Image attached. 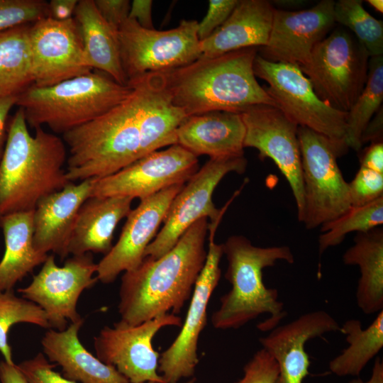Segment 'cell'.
Segmentation results:
<instances>
[{
  "label": "cell",
  "instance_id": "obj_1",
  "mask_svg": "<svg viewBox=\"0 0 383 383\" xmlns=\"http://www.w3.org/2000/svg\"><path fill=\"white\" fill-rule=\"evenodd\" d=\"M208 226L207 218L197 221L164 255L145 257L136 269L124 272L118 306L120 321L135 326L170 311L181 312L204 266Z\"/></svg>",
  "mask_w": 383,
  "mask_h": 383
},
{
  "label": "cell",
  "instance_id": "obj_2",
  "mask_svg": "<svg viewBox=\"0 0 383 383\" xmlns=\"http://www.w3.org/2000/svg\"><path fill=\"white\" fill-rule=\"evenodd\" d=\"M257 53L258 48H247L213 57L201 56L164 72L174 104L187 116L211 111L242 113L259 104L276 106L256 79L253 63Z\"/></svg>",
  "mask_w": 383,
  "mask_h": 383
},
{
  "label": "cell",
  "instance_id": "obj_3",
  "mask_svg": "<svg viewBox=\"0 0 383 383\" xmlns=\"http://www.w3.org/2000/svg\"><path fill=\"white\" fill-rule=\"evenodd\" d=\"M67 158L63 140L41 127L31 135L19 108L9 119L0 160V218L33 211L42 199L71 183L64 169Z\"/></svg>",
  "mask_w": 383,
  "mask_h": 383
},
{
  "label": "cell",
  "instance_id": "obj_4",
  "mask_svg": "<svg viewBox=\"0 0 383 383\" xmlns=\"http://www.w3.org/2000/svg\"><path fill=\"white\" fill-rule=\"evenodd\" d=\"M131 80V94L101 116L62 134L70 182L110 176L140 158V121L145 79Z\"/></svg>",
  "mask_w": 383,
  "mask_h": 383
},
{
  "label": "cell",
  "instance_id": "obj_5",
  "mask_svg": "<svg viewBox=\"0 0 383 383\" xmlns=\"http://www.w3.org/2000/svg\"><path fill=\"white\" fill-rule=\"evenodd\" d=\"M228 260L225 278L231 284L220 299V306L211 316L216 329H237L265 313L269 318L260 323L261 331H270L287 316L284 304L276 289L267 287L262 279L263 269L278 260L294 262L288 246L258 247L245 236L231 235L222 244Z\"/></svg>",
  "mask_w": 383,
  "mask_h": 383
},
{
  "label": "cell",
  "instance_id": "obj_6",
  "mask_svg": "<svg viewBox=\"0 0 383 383\" xmlns=\"http://www.w3.org/2000/svg\"><path fill=\"white\" fill-rule=\"evenodd\" d=\"M132 89L104 72L91 71L49 87L31 84L17 96L16 105L30 127L47 126L64 134L108 112Z\"/></svg>",
  "mask_w": 383,
  "mask_h": 383
},
{
  "label": "cell",
  "instance_id": "obj_7",
  "mask_svg": "<svg viewBox=\"0 0 383 383\" xmlns=\"http://www.w3.org/2000/svg\"><path fill=\"white\" fill-rule=\"evenodd\" d=\"M253 70L255 77L268 84L264 89L288 118L326 138L341 156L346 152L348 112L320 99L298 65L271 62L257 53Z\"/></svg>",
  "mask_w": 383,
  "mask_h": 383
},
{
  "label": "cell",
  "instance_id": "obj_8",
  "mask_svg": "<svg viewBox=\"0 0 383 383\" xmlns=\"http://www.w3.org/2000/svg\"><path fill=\"white\" fill-rule=\"evenodd\" d=\"M370 57L351 32L337 27L315 45L300 69L320 99L348 112L366 84Z\"/></svg>",
  "mask_w": 383,
  "mask_h": 383
},
{
  "label": "cell",
  "instance_id": "obj_9",
  "mask_svg": "<svg viewBox=\"0 0 383 383\" xmlns=\"http://www.w3.org/2000/svg\"><path fill=\"white\" fill-rule=\"evenodd\" d=\"M198 22L182 20L177 27L157 30L128 18L117 31L121 60L128 82L149 72H167L201 56Z\"/></svg>",
  "mask_w": 383,
  "mask_h": 383
},
{
  "label": "cell",
  "instance_id": "obj_10",
  "mask_svg": "<svg viewBox=\"0 0 383 383\" xmlns=\"http://www.w3.org/2000/svg\"><path fill=\"white\" fill-rule=\"evenodd\" d=\"M304 211L302 223L308 230L331 221L350 206L348 183L338 165L340 154L324 136L298 127Z\"/></svg>",
  "mask_w": 383,
  "mask_h": 383
},
{
  "label": "cell",
  "instance_id": "obj_11",
  "mask_svg": "<svg viewBox=\"0 0 383 383\" xmlns=\"http://www.w3.org/2000/svg\"><path fill=\"white\" fill-rule=\"evenodd\" d=\"M244 156L210 158L184 184L172 200L160 231L148 245L145 257L157 259L170 250L182 235L194 223L209 218L211 223L221 221L229 204L218 209L212 201L214 189L228 173L243 174L247 167Z\"/></svg>",
  "mask_w": 383,
  "mask_h": 383
},
{
  "label": "cell",
  "instance_id": "obj_12",
  "mask_svg": "<svg viewBox=\"0 0 383 383\" xmlns=\"http://www.w3.org/2000/svg\"><path fill=\"white\" fill-rule=\"evenodd\" d=\"M96 270L91 254L72 255L62 266L50 255L31 282L18 292L45 311L50 328L62 331L69 321L83 319L77 310V301L81 294L98 281Z\"/></svg>",
  "mask_w": 383,
  "mask_h": 383
},
{
  "label": "cell",
  "instance_id": "obj_13",
  "mask_svg": "<svg viewBox=\"0 0 383 383\" xmlns=\"http://www.w3.org/2000/svg\"><path fill=\"white\" fill-rule=\"evenodd\" d=\"M182 318L172 313L159 316L138 325L119 321L104 326L94 337L96 357L113 366L130 383H166L157 369L160 354L152 339L163 327L181 326Z\"/></svg>",
  "mask_w": 383,
  "mask_h": 383
},
{
  "label": "cell",
  "instance_id": "obj_14",
  "mask_svg": "<svg viewBox=\"0 0 383 383\" xmlns=\"http://www.w3.org/2000/svg\"><path fill=\"white\" fill-rule=\"evenodd\" d=\"M217 227L209 226V244L204 266L196 282L190 304L181 331L172 343L160 355L158 373L166 383H177L192 377L199 363L198 341L207 322L206 309L221 278L220 261L223 245L214 235Z\"/></svg>",
  "mask_w": 383,
  "mask_h": 383
},
{
  "label": "cell",
  "instance_id": "obj_15",
  "mask_svg": "<svg viewBox=\"0 0 383 383\" xmlns=\"http://www.w3.org/2000/svg\"><path fill=\"white\" fill-rule=\"evenodd\" d=\"M241 116L245 128L244 148H254L260 159L273 160L291 187L298 220L302 222L304 196L299 126L277 107L267 104L253 106Z\"/></svg>",
  "mask_w": 383,
  "mask_h": 383
},
{
  "label": "cell",
  "instance_id": "obj_16",
  "mask_svg": "<svg viewBox=\"0 0 383 383\" xmlns=\"http://www.w3.org/2000/svg\"><path fill=\"white\" fill-rule=\"evenodd\" d=\"M199 170L198 157L178 144L135 160L110 176L94 179L91 196L145 199L167 187L185 184Z\"/></svg>",
  "mask_w": 383,
  "mask_h": 383
},
{
  "label": "cell",
  "instance_id": "obj_17",
  "mask_svg": "<svg viewBox=\"0 0 383 383\" xmlns=\"http://www.w3.org/2000/svg\"><path fill=\"white\" fill-rule=\"evenodd\" d=\"M33 85L44 87L89 73L79 26L74 18L45 17L30 28Z\"/></svg>",
  "mask_w": 383,
  "mask_h": 383
},
{
  "label": "cell",
  "instance_id": "obj_18",
  "mask_svg": "<svg viewBox=\"0 0 383 383\" xmlns=\"http://www.w3.org/2000/svg\"><path fill=\"white\" fill-rule=\"evenodd\" d=\"M334 4L322 0L299 11L274 8L267 43L258 55L274 62L306 65L315 45L334 28Z\"/></svg>",
  "mask_w": 383,
  "mask_h": 383
},
{
  "label": "cell",
  "instance_id": "obj_19",
  "mask_svg": "<svg viewBox=\"0 0 383 383\" xmlns=\"http://www.w3.org/2000/svg\"><path fill=\"white\" fill-rule=\"evenodd\" d=\"M184 184L167 187L145 199L131 209L117 243L97 263L96 276L103 284L115 281L122 272L136 269L145 251L155 238L168 209Z\"/></svg>",
  "mask_w": 383,
  "mask_h": 383
},
{
  "label": "cell",
  "instance_id": "obj_20",
  "mask_svg": "<svg viewBox=\"0 0 383 383\" xmlns=\"http://www.w3.org/2000/svg\"><path fill=\"white\" fill-rule=\"evenodd\" d=\"M340 332L338 322L323 310L310 311L284 325L277 326L259 338L262 348L277 362L279 374L275 383H302L310 365L306 343L326 333Z\"/></svg>",
  "mask_w": 383,
  "mask_h": 383
},
{
  "label": "cell",
  "instance_id": "obj_21",
  "mask_svg": "<svg viewBox=\"0 0 383 383\" xmlns=\"http://www.w3.org/2000/svg\"><path fill=\"white\" fill-rule=\"evenodd\" d=\"M94 179L71 182L42 199L34 210L33 244L36 250L52 252L62 259L68 246L79 210L90 197Z\"/></svg>",
  "mask_w": 383,
  "mask_h": 383
},
{
  "label": "cell",
  "instance_id": "obj_22",
  "mask_svg": "<svg viewBox=\"0 0 383 383\" xmlns=\"http://www.w3.org/2000/svg\"><path fill=\"white\" fill-rule=\"evenodd\" d=\"M245 128L241 113L211 111L188 116L177 131V144L198 156H244Z\"/></svg>",
  "mask_w": 383,
  "mask_h": 383
},
{
  "label": "cell",
  "instance_id": "obj_23",
  "mask_svg": "<svg viewBox=\"0 0 383 383\" xmlns=\"http://www.w3.org/2000/svg\"><path fill=\"white\" fill-rule=\"evenodd\" d=\"M274 7L266 0H239L227 18L200 41L201 56L213 57L247 48L267 45Z\"/></svg>",
  "mask_w": 383,
  "mask_h": 383
},
{
  "label": "cell",
  "instance_id": "obj_24",
  "mask_svg": "<svg viewBox=\"0 0 383 383\" xmlns=\"http://www.w3.org/2000/svg\"><path fill=\"white\" fill-rule=\"evenodd\" d=\"M84 319L65 330L50 328L41 340L44 355L62 367L63 376L77 383H130L113 366L105 364L81 343Z\"/></svg>",
  "mask_w": 383,
  "mask_h": 383
},
{
  "label": "cell",
  "instance_id": "obj_25",
  "mask_svg": "<svg viewBox=\"0 0 383 383\" xmlns=\"http://www.w3.org/2000/svg\"><path fill=\"white\" fill-rule=\"evenodd\" d=\"M132 201L121 196L87 199L79 210L69 243V254H107L113 246L114 230L131 211Z\"/></svg>",
  "mask_w": 383,
  "mask_h": 383
},
{
  "label": "cell",
  "instance_id": "obj_26",
  "mask_svg": "<svg viewBox=\"0 0 383 383\" xmlns=\"http://www.w3.org/2000/svg\"><path fill=\"white\" fill-rule=\"evenodd\" d=\"M34 210L14 213L0 218L5 252L0 261V290L13 289L16 284L38 265L48 255L33 244Z\"/></svg>",
  "mask_w": 383,
  "mask_h": 383
},
{
  "label": "cell",
  "instance_id": "obj_27",
  "mask_svg": "<svg viewBox=\"0 0 383 383\" xmlns=\"http://www.w3.org/2000/svg\"><path fill=\"white\" fill-rule=\"evenodd\" d=\"M87 60L92 70L128 84L123 70L117 32L101 16L94 0H79L74 14Z\"/></svg>",
  "mask_w": 383,
  "mask_h": 383
},
{
  "label": "cell",
  "instance_id": "obj_28",
  "mask_svg": "<svg viewBox=\"0 0 383 383\" xmlns=\"http://www.w3.org/2000/svg\"><path fill=\"white\" fill-rule=\"evenodd\" d=\"M346 265H357L360 277L355 297L357 306L365 314L383 310V229L375 228L357 233L354 244L343 255Z\"/></svg>",
  "mask_w": 383,
  "mask_h": 383
},
{
  "label": "cell",
  "instance_id": "obj_29",
  "mask_svg": "<svg viewBox=\"0 0 383 383\" xmlns=\"http://www.w3.org/2000/svg\"><path fill=\"white\" fill-rule=\"evenodd\" d=\"M30 25L0 30V98L18 96L33 84Z\"/></svg>",
  "mask_w": 383,
  "mask_h": 383
},
{
  "label": "cell",
  "instance_id": "obj_30",
  "mask_svg": "<svg viewBox=\"0 0 383 383\" xmlns=\"http://www.w3.org/2000/svg\"><path fill=\"white\" fill-rule=\"evenodd\" d=\"M348 346L331 360L329 369L339 377L359 376L367 364L383 348V310L365 329L358 319H350L340 326Z\"/></svg>",
  "mask_w": 383,
  "mask_h": 383
},
{
  "label": "cell",
  "instance_id": "obj_31",
  "mask_svg": "<svg viewBox=\"0 0 383 383\" xmlns=\"http://www.w3.org/2000/svg\"><path fill=\"white\" fill-rule=\"evenodd\" d=\"M383 55L370 57L367 79L361 94L348 112L345 144L359 151L362 134L374 114L382 107Z\"/></svg>",
  "mask_w": 383,
  "mask_h": 383
},
{
  "label": "cell",
  "instance_id": "obj_32",
  "mask_svg": "<svg viewBox=\"0 0 383 383\" xmlns=\"http://www.w3.org/2000/svg\"><path fill=\"white\" fill-rule=\"evenodd\" d=\"M383 223V196L367 204L350 206L344 213L321 226L318 253L340 244L352 232L365 233Z\"/></svg>",
  "mask_w": 383,
  "mask_h": 383
},
{
  "label": "cell",
  "instance_id": "obj_33",
  "mask_svg": "<svg viewBox=\"0 0 383 383\" xmlns=\"http://www.w3.org/2000/svg\"><path fill=\"white\" fill-rule=\"evenodd\" d=\"M334 19L352 33L370 57L383 55V21L369 13L362 0L335 2Z\"/></svg>",
  "mask_w": 383,
  "mask_h": 383
},
{
  "label": "cell",
  "instance_id": "obj_34",
  "mask_svg": "<svg viewBox=\"0 0 383 383\" xmlns=\"http://www.w3.org/2000/svg\"><path fill=\"white\" fill-rule=\"evenodd\" d=\"M27 323L50 329L45 311L36 304L17 296L13 289L0 290V353L4 361L14 364L9 343V332L12 326Z\"/></svg>",
  "mask_w": 383,
  "mask_h": 383
},
{
  "label": "cell",
  "instance_id": "obj_35",
  "mask_svg": "<svg viewBox=\"0 0 383 383\" xmlns=\"http://www.w3.org/2000/svg\"><path fill=\"white\" fill-rule=\"evenodd\" d=\"M48 17V2L43 0H0V30L32 24Z\"/></svg>",
  "mask_w": 383,
  "mask_h": 383
},
{
  "label": "cell",
  "instance_id": "obj_36",
  "mask_svg": "<svg viewBox=\"0 0 383 383\" xmlns=\"http://www.w3.org/2000/svg\"><path fill=\"white\" fill-rule=\"evenodd\" d=\"M351 206H360L383 196V174L360 167L348 183Z\"/></svg>",
  "mask_w": 383,
  "mask_h": 383
},
{
  "label": "cell",
  "instance_id": "obj_37",
  "mask_svg": "<svg viewBox=\"0 0 383 383\" xmlns=\"http://www.w3.org/2000/svg\"><path fill=\"white\" fill-rule=\"evenodd\" d=\"M279 367L263 348L257 350L243 367V376L235 383H275Z\"/></svg>",
  "mask_w": 383,
  "mask_h": 383
},
{
  "label": "cell",
  "instance_id": "obj_38",
  "mask_svg": "<svg viewBox=\"0 0 383 383\" xmlns=\"http://www.w3.org/2000/svg\"><path fill=\"white\" fill-rule=\"evenodd\" d=\"M55 365L41 353L17 365L29 383H77L55 371Z\"/></svg>",
  "mask_w": 383,
  "mask_h": 383
},
{
  "label": "cell",
  "instance_id": "obj_39",
  "mask_svg": "<svg viewBox=\"0 0 383 383\" xmlns=\"http://www.w3.org/2000/svg\"><path fill=\"white\" fill-rule=\"evenodd\" d=\"M239 0H210L206 16L198 23L200 41L211 35L229 17Z\"/></svg>",
  "mask_w": 383,
  "mask_h": 383
},
{
  "label": "cell",
  "instance_id": "obj_40",
  "mask_svg": "<svg viewBox=\"0 0 383 383\" xmlns=\"http://www.w3.org/2000/svg\"><path fill=\"white\" fill-rule=\"evenodd\" d=\"M103 19L116 32L128 18L131 3L128 0H94Z\"/></svg>",
  "mask_w": 383,
  "mask_h": 383
},
{
  "label": "cell",
  "instance_id": "obj_41",
  "mask_svg": "<svg viewBox=\"0 0 383 383\" xmlns=\"http://www.w3.org/2000/svg\"><path fill=\"white\" fill-rule=\"evenodd\" d=\"M152 6L151 0H133L131 3L128 18L135 20L144 28L154 29Z\"/></svg>",
  "mask_w": 383,
  "mask_h": 383
},
{
  "label": "cell",
  "instance_id": "obj_42",
  "mask_svg": "<svg viewBox=\"0 0 383 383\" xmlns=\"http://www.w3.org/2000/svg\"><path fill=\"white\" fill-rule=\"evenodd\" d=\"M360 167L383 174V142L372 143L360 157Z\"/></svg>",
  "mask_w": 383,
  "mask_h": 383
},
{
  "label": "cell",
  "instance_id": "obj_43",
  "mask_svg": "<svg viewBox=\"0 0 383 383\" xmlns=\"http://www.w3.org/2000/svg\"><path fill=\"white\" fill-rule=\"evenodd\" d=\"M78 0H51L48 2V17L66 21L74 17Z\"/></svg>",
  "mask_w": 383,
  "mask_h": 383
},
{
  "label": "cell",
  "instance_id": "obj_44",
  "mask_svg": "<svg viewBox=\"0 0 383 383\" xmlns=\"http://www.w3.org/2000/svg\"><path fill=\"white\" fill-rule=\"evenodd\" d=\"M17 96L0 98V160L3 155L8 135L9 114L16 104Z\"/></svg>",
  "mask_w": 383,
  "mask_h": 383
},
{
  "label": "cell",
  "instance_id": "obj_45",
  "mask_svg": "<svg viewBox=\"0 0 383 383\" xmlns=\"http://www.w3.org/2000/svg\"><path fill=\"white\" fill-rule=\"evenodd\" d=\"M383 136V111L382 107L371 118L365 128L360 142L363 144L371 142H382Z\"/></svg>",
  "mask_w": 383,
  "mask_h": 383
},
{
  "label": "cell",
  "instance_id": "obj_46",
  "mask_svg": "<svg viewBox=\"0 0 383 383\" xmlns=\"http://www.w3.org/2000/svg\"><path fill=\"white\" fill-rule=\"evenodd\" d=\"M1 383H29L17 365L0 362Z\"/></svg>",
  "mask_w": 383,
  "mask_h": 383
},
{
  "label": "cell",
  "instance_id": "obj_47",
  "mask_svg": "<svg viewBox=\"0 0 383 383\" xmlns=\"http://www.w3.org/2000/svg\"><path fill=\"white\" fill-rule=\"evenodd\" d=\"M349 383H383V363L380 357H377L372 367V375L367 381H363L360 378H355Z\"/></svg>",
  "mask_w": 383,
  "mask_h": 383
},
{
  "label": "cell",
  "instance_id": "obj_48",
  "mask_svg": "<svg viewBox=\"0 0 383 383\" xmlns=\"http://www.w3.org/2000/svg\"><path fill=\"white\" fill-rule=\"evenodd\" d=\"M367 2L377 11L382 13L383 1L382 0H367Z\"/></svg>",
  "mask_w": 383,
  "mask_h": 383
},
{
  "label": "cell",
  "instance_id": "obj_49",
  "mask_svg": "<svg viewBox=\"0 0 383 383\" xmlns=\"http://www.w3.org/2000/svg\"><path fill=\"white\" fill-rule=\"evenodd\" d=\"M195 382V378H192L190 380L187 381L185 383H194ZM143 383H152V382H143Z\"/></svg>",
  "mask_w": 383,
  "mask_h": 383
}]
</instances>
